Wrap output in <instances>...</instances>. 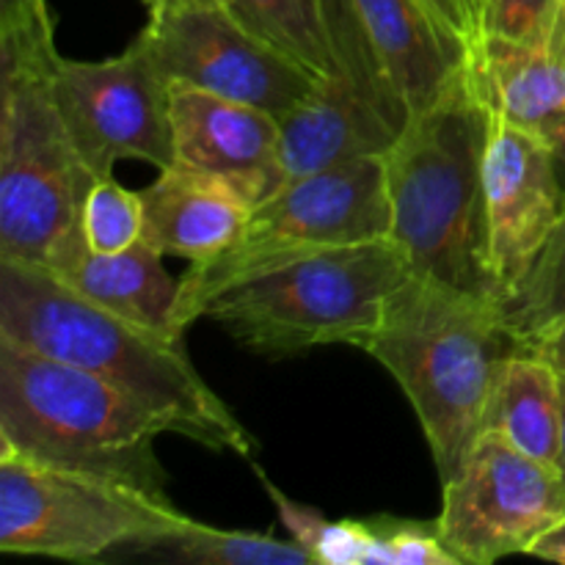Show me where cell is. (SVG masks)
I'll use <instances>...</instances> for the list:
<instances>
[{
    "mask_svg": "<svg viewBox=\"0 0 565 565\" xmlns=\"http://www.w3.org/2000/svg\"><path fill=\"white\" fill-rule=\"evenodd\" d=\"M0 337L108 381L169 434L215 452L254 456L248 428L193 367L182 337L121 318L50 270L0 259Z\"/></svg>",
    "mask_w": 565,
    "mask_h": 565,
    "instance_id": "1",
    "label": "cell"
},
{
    "mask_svg": "<svg viewBox=\"0 0 565 565\" xmlns=\"http://www.w3.org/2000/svg\"><path fill=\"white\" fill-rule=\"evenodd\" d=\"M53 14L0 28V259L64 274L86 252L94 180L53 88Z\"/></svg>",
    "mask_w": 565,
    "mask_h": 565,
    "instance_id": "2",
    "label": "cell"
},
{
    "mask_svg": "<svg viewBox=\"0 0 565 565\" xmlns=\"http://www.w3.org/2000/svg\"><path fill=\"white\" fill-rule=\"evenodd\" d=\"M494 114L469 70L423 114L412 116L386 152L390 241L412 270L500 303L489 263L483 154Z\"/></svg>",
    "mask_w": 565,
    "mask_h": 565,
    "instance_id": "3",
    "label": "cell"
},
{
    "mask_svg": "<svg viewBox=\"0 0 565 565\" xmlns=\"http://www.w3.org/2000/svg\"><path fill=\"white\" fill-rule=\"evenodd\" d=\"M500 303L412 274L364 351L412 403L441 483L467 461L502 362L519 351Z\"/></svg>",
    "mask_w": 565,
    "mask_h": 565,
    "instance_id": "4",
    "label": "cell"
},
{
    "mask_svg": "<svg viewBox=\"0 0 565 565\" xmlns=\"http://www.w3.org/2000/svg\"><path fill=\"white\" fill-rule=\"evenodd\" d=\"M166 425L127 392L0 337V441L25 456L166 494Z\"/></svg>",
    "mask_w": 565,
    "mask_h": 565,
    "instance_id": "5",
    "label": "cell"
},
{
    "mask_svg": "<svg viewBox=\"0 0 565 565\" xmlns=\"http://www.w3.org/2000/svg\"><path fill=\"white\" fill-rule=\"evenodd\" d=\"M412 263L390 237L329 248L226 287L202 307L243 348L268 356L323 345L367 348Z\"/></svg>",
    "mask_w": 565,
    "mask_h": 565,
    "instance_id": "6",
    "label": "cell"
},
{
    "mask_svg": "<svg viewBox=\"0 0 565 565\" xmlns=\"http://www.w3.org/2000/svg\"><path fill=\"white\" fill-rule=\"evenodd\" d=\"M384 158H362L287 182L252 210L241 237L218 257L193 263L180 279L174 326L185 334L202 307L226 287L287 263L390 237Z\"/></svg>",
    "mask_w": 565,
    "mask_h": 565,
    "instance_id": "7",
    "label": "cell"
},
{
    "mask_svg": "<svg viewBox=\"0 0 565 565\" xmlns=\"http://www.w3.org/2000/svg\"><path fill=\"white\" fill-rule=\"evenodd\" d=\"M185 519L169 494L39 461L0 441V552L6 555L116 561Z\"/></svg>",
    "mask_w": 565,
    "mask_h": 565,
    "instance_id": "8",
    "label": "cell"
},
{
    "mask_svg": "<svg viewBox=\"0 0 565 565\" xmlns=\"http://www.w3.org/2000/svg\"><path fill=\"white\" fill-rule=\"evenodd\" d=\"M323 6L334 72L279 116L287 182L351 160L386 158L412 119L351 0Z\"/></svg>",
    "mask_w": 565,
    "mask_h": 565,
    "instance_id": "9",
    "label": "cell"
},
{
    "mask_svg": "<svg viewBox=\"0 0 565 565\" xmlns=\"http://www.w3.org/2000/svg\"><path fill=\"white\" fill-rule=\"evenodd\" d=\"M147 9L138 42L169 83L204 88L281 116L320 81L254 36L224 0H154Z\"/></svg>",
    "mask_w": 565,
    "mask_h": 565,
    "instance_id": "10",
    "label": "cell"
},
{
    "mask_svg": "<svg viewBox=\"0 0 565 565\" xmlns=\"http://www.w3.org/2000/svg\"><path fill=\"white\" fill-rule=\"evenodd\" d=\"M561 519V467L516 450L497 434H480L461 469L441 483L436 530L458 565H491L527 555Z\"/></svg>",
    "mask_w": 565,
    "mask_h": 565,
    "instance_id": "11",
    "label": "cell"
},
{
    "mask_svg": "<svg viewBox=\"0 0 565 565\" xmlns=\"http://www.w3.org/2000/svg\"><path fill=\"white\" fill-rule=\"evenodd\" d=\"M53 88L70 136L92 174H114L119 160L154 169L174 163L171 83L141 42L103 61L58 55Z\"/></svg>",
    "mask_w": 565,
    "mask_h": 565,
    "instance_id": "12",
    "label": "cell"
},
{
    "mask_svg": "<svg viewBox=\"0 0 565 565\" xmlns=\"http://www.w3.org/2000/svg\"><path fill=\"white\" fill-rule=\"evenodd\" d=\"M483 196L491 274L505 301L565 215V180L550 143L494 116Z\"/></svg>",
    "mask_w": 565,
    "mask_h": 565,
    "instance_id": "13",
    "label": "cell"
},
{
    "mask_svg": "<svg viewBox=\"0 0 565 565\" xmlns=\"http://www.w3.org/2000/svg\"><path fill=\"white\" fill-rule=\"evenodd\" d=\"M174 163L232 188L252 207L285 188L279 116L204 88L171 83Z\"/></svg>",
    "mask_w": 565,
    "mask_h": 565,
    "instance_id": "14",
    "label": "cell"
},
{
    "mask_svg": "<svg viewBox=\"0 0 565 565\" xmlns=\"http://www.w3.org/2000/svg\"><path fill=\"white\" fill-rule=\"evenodd\" d=\"M469 77L489 110L555 152L565 180V61L544 39L480 33L469 47Z\"/></svg>",
    "mask_w": 565,
    "mask_h": 565,
    "instance_id": "15",
    "label": "cell"
},
{
    "mask_svg": "<svg viewBox=\"0 0 565 565\" xmlns=\"http://www.w3.org/2000/svg\"><path fill=\"white\" fill-rule=\"evenodd\" d=\"M408 114L436 103L463 72L469 47L447 31L425 0H351Z\"/></svg>",
    "mask_w": 565,
    "mask_h": 565,
    "instance_id": "16",
    "label": "cell"
},
{
    "mask_svg": "<svg viewBox=\"0 0 565 565\" xmlns=\"http://www.w3.org/2000/svg\"><path fill=\"white\" fill-rule=\"evenodd\" d=\"M143 241L163 257L207 263L241 237L252 204L232 188L169 166L141 191Z\"/></svg>",
    "mask_w": 565,
    "mask_h": 565,
    "instance_id": "17",
    "label": "cell"
},
{
    "mask_svg": "<svg viewBox=\"0 0 565 565\" xmlns=\"http://www.w3.org/2000/svg\"><path fill=\"white\" fill-rule=\"evenodd\" d=\"M55 276L88 301L132 323L182 337L174 326L180 279L166 270L163 254L149 246L143 237L125 252L114 254H97L86 248L75 265Z\"/></svg>",
    "mask_w": 565,
    "mask_h": 565,
    "instance_id": "18",
    "label": "cell"
},
{
    "mask_svg": "<svg viewBox=\"0 0 565 565\" xmlns=\"http://www.w3.org/2000/svg\"><path fill=\"white\" fill-rule=\"evenodd\" d=\"M561 370L533 351H513L502 362L483 414V434H497L516 450L557 467L563 434Z\"/></svg>",
    "mask_w": 565,
    "mask_h": 565,
    "instance_id": "19",
    "label": "cell"
},
{
    "mask_svg": "<svg viewBox=\"0 0 565 565\" xmlns=\"http://www.w3.org/2000/svg\"><path fill=\"white\" fill-rule=\"evenodd\" d=\"M116 561L180 565H312L315 557L292 539L248 530H218L188 516L171 533L130 546Z\"/></svg>",
    "mask_w": 565,
    "mask_h": 565,
    "instance_id": "20",
    "label": "cell"
},
{
    "mask_svg": "<svg viewBox=\"0 0 565 565\" xmlns=\"http://www.w3.org/2000/svg\"><path fill=\"white\" fill-rule=\"evenodd\" d=\"M254 33L315 77L334 72L323 0H224Z\"/></svg>",
    "mask_w": 565,
    "mask_h": 565,
    "instance_id": "21",
    "label": "cell"
},
{
    "mask_svg": "<svg viewBox=\"0 0 565 565\" xmlns=\"http://www.w3.org/2000/svg\"><path fill=\"white\" fill-rule=\"evenodd\" d=\"M500 309L508 334L522 348L565 323V215Z\"/></svg>",
    "mask_w": 565,
    "mask_h": 565,
    "instance_id": "22",
    "label": "cell"
},
{
    "mask_svg": "<svg viewBox=\"0 0 565 565\" xmlns=\"http://www.w3.org/2000/svg\"><path fill=\"white\" fill-rule=\"evenodd\" d=\"M83 237L97 254L125 252L143 237L141 191H127L114 174L94 180L83 204Z\"/></svg>",
    "mask_w": 565,
    "mask_h": 565,
    "instance_id": "23",
    "label": "cell"
},
{
    "mask_svg": "<svg viewBox=\"0 0 565 565\" xmlns=\"http://www.w3.org/2000/svg\"><path fill=\"white\" fill-rule=\"evenodd\" d=\"M373 550L370 565H458L434 524L414 519H370Z\"/></svg>",
    "mask_w": 565,
    "mask_h": 565,
    "instance_id": "24",
    "label": "cell"
},
{
    "mask_svg": "<svg viewBox=\"0 0 565 565\" xmlns=\"http://www.w3.org/2000/svg\"><path fill=\"white\" fill-rule=\"evenodd\" d=\"M561 0H480V33L539 39Z\"/></svg>",
    "mask_w": 565,
    "mask_h": 565,
    "instance_id": "25",
    "label": "cell"
},
{
    "mask_svg": "<svg viewBox=\"0 0 565 565\" xmlns=\"http://www.w3.org/2000/svg\"><path fill=\"white\" fill-rule=\"evenodd\" d=\"M425 6L439 17L447 31L467 44L480 36V0H425Z\"/></svg>",
    "mask_w": 565,
    "mask_h": 565,
    "instance_id": "26",
    "label": "cell"
},
{
    "mask_svg": "<svg viewBox=\"0 0 565 565\" xmlns=\"http://www.w3.org/2000/svg\"><path fill=\"white\" fill-rule=\"evenodd\" d=\"M39 17H50L47 0H0V28H14Z\"/></svg>",
    "mask_w": 565,
    "mask_h": 565,
    "instance_id": "27",
    "label": "cell"
},
{
    "mask_svg": "<svg viewBox=\"0 0 565 565\" xmlns=\"http://www.w3.org/2000/svg\"><path fill=\"white\" fill-rule=\"evenodd\" d=\"M524 351L539 353V356H544L546 362H552L561 373H565V323L555 326V329H550L546 334H541L539 340L530 342Z\"/></svg>",
    "mask_w": 565,
    "mask_h": 565,
    "instance_id": "28",
    "label": "cell"
},
{
    "mask_svg": "<svg viewBox=\"0 0 565 565\" xmlns=\"http://www.w3.org/2000/svg\"><path fill=\"white\" fill-rule=\"evenodd\" d=\"M527 555L541 557V561L565 563V519H561L552 530H546V533L535 541L533 550H530Z\"/></svg>",
    "mask_w": 565,
    "mask_h": 565,
    "instance_id": "29",
    "label": "cell"
},
{
    "mask_svg": "<svg viewBox=\"0 0 565 565\" xmlns=\"http://www.w3.org/2000/svg\"><path fill=\"white\" fill-rule=\"evenodd\" d=\"M539 39H544V42L565 61V0H561V3L555 6V11H552L550 20H546L544 31H541Z\"/></svg>",
    "mask_w": 565,
    "mask_h": 565,
    "instance_id": "30",
    "label": "cell"
},
{
    "mask_svg": "<svg viewBox=\"0 0 565 565\" xmlns=\"http://www.w3.org/2000/svg\"><path fill=\"white\" fill-rule=\"evenodd\" d=\"M561 384H563V434H561V461H557V467H561L563 472V480H565V373H561Z\"/></svg>",
    "mask_w": 565,
    "mask_h": 565,
    "instance_id": "31",
    "label": "cell"
},
{
    "mask_svg": "<svg viewBox=\"0 0 565 565\" xmlns=\"http://www.w3.org/2000/svg\"><path fill=\"white\" fill-rule=\"evenodd\" d=\"M143 3H147V6H152V3H154V0H143Z\"/></svg>",
    "mask_w": 565,
    "mask_h": 565,
    "instance_id": "32",
    "label": "cell"
}]
</instances>
